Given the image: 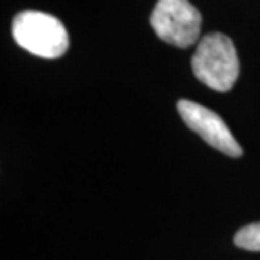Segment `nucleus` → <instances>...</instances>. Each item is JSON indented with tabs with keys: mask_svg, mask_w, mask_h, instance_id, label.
<instances>
[{
	"mask_svg": "<svg viewBox=\"0 0 260 260\" xmlns=\"http://www.w3.org/2000/svg\"><path fill=\"white\" fill-rule=\"evenodd\" d=\"M191 66L203 85L221 93L230 91L240 75L235 44L223 32H211L200 39Z\"/></svg>",
	"mask_w": 260,
	"mask_h": 260,
	"instance_id": "f257e3e1",
	"label": "nucleus"
},
{
	"mask_svg": "<svg viewBox=\"0 0 260 260\" xmlns=\"http://www.w3.org/2000/svg\"><path fill=\"white\" fill-rule=\"evenodd\" d=\"M12 36L22 49L46 59L61 58L70 48V36L63 22L38 10H24L15 15Z\"/></svg>",
	"mask_w": 260,
	"mask_h": 260,
	"instance_id": "f03ea898",
	"label": "nucleus"
},
{
	"mask_svg": "<svg viewBox=\"0 0 260 260\" xmlns=\"http://www.w3.org/2000/svg\"><path fill=\"white\" fill-rule=\"evenodd\" d=\"M154 32L176 48L196 44L201 32V14L189 0H159L150 15Z\"/></svg>",
	"mask_w": 260,
	"mask_h": 260,
	"instance_id": "7ed1b4c3",
	"label": "nucleus"
},
{
	"mask_svg": "<svg viewBox=\"0 0 260 260\" xmlns=\"http://www.w3.org/2000/svg\"><path fill=\"white\" fill-rule=\"evenodd\" d=\"M178 112L186 125L211 147L230 155V157H240L242 155L240 144L237 142L230 128L226 127V123L216 112L191 100H179Z\"/></svg>",
	"mask_w": 260,
	"mask_h": 260,
	"instance_id": "20e7f679",
	"label": "nucleus"
},
{
	"mask_svg": "<svg viewBox=\"0 0 260 260\" xmlns=\"http://www.w3.org/2000/svg\"><path fill=\"white\" fill-rule=\"evenodd\" d=\"M237 247L243 248V250H250V252H260V223H252L240 228L235 233L233 238Z\"/></svg>",
	"mask_w": 260,
	"mask_h": 260,
	"instance_id": "39448f33",
	"label": "nucleus"
}]
</instances>
